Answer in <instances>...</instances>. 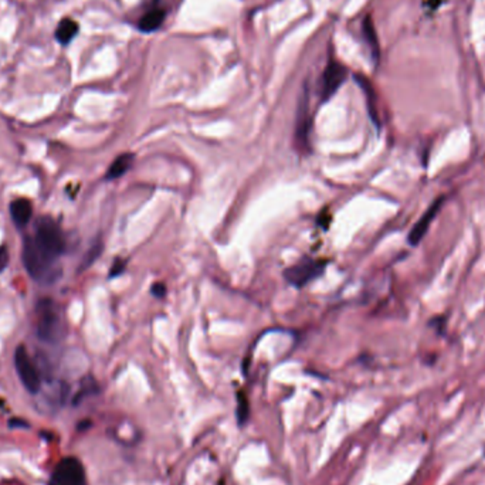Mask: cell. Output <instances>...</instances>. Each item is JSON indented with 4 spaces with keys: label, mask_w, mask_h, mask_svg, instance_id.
Instances as JSON below:
<instances>
[{
    "label": "cell",
    "mask_w": 485,
    "mask_h": 485,
    "mask_svg": "<svg viewBox=\"0 0 485 485\" xmlns=\"http://www.w3.org/2000/svg\"><path fill=\"white\" fill-rule=\"evenodd\" d=\"M15 368L24 389L32 394H37L41 389V376L24 345L16 348Z\"/></svg>",
    "instance_id": "obj_4"
},
{
    "label": "cell",
    "mask_w": 485,
    "mask_h": 485,
    "mask_svg": "<svg viewBox=\"0 0 485 485\" xmlns=\"http://www.w3.org/2000/svg\"><path fill=\"white\" fill-rule=\"evenodd\" d=\"M78 33V24L73 19H63L56 30V37L61 44H68Z\"/></svg>",
    "instance_id": "obj_15"
},
{
    "label": "cell",
    "mask_w": 485,
    "mask_h": 485,
    "mask_svg": "<svg viewBox=\"0 0 485 485\" xmlns=\"http://www.w3.org/2000/svg\"><path fill=\"white\" fill-rule=\"evenodd\" d=\"M247 412H249V404H247V399L245 394L238 393V419L245 421L247 417Z\"/></svg>",
    "instance_id": "obj_19"
},
{
    "label": "cell",
    "mask_w": 485,
    "mask_h": 485,
    "mask_svg": "<svg viewBox=\"0 0 485 485\" xmlns=\"http://www.w3.org/2000/svg\"><path fill=\"white\" fill-rule=\"evenodd\" d=\"M125 267H126V261L122 258H117L110 269V278H115L121 276L125 272Z\"/></svg>",
    "instance_id": "obj_18"
},
{
    "label": "cell",
    "mask_w": 485,
    "mask_h": 485,
    "mask_svg": "<svg viewBox=\"0 0 485 485\" xmlns=\"http://www.w3.org/2000/svg\"><path fill=\"white\" fill-rule=\"evenodd\" d=\"M133 153H122L120 155L118 158H115V160L111 164V167L108 168L106 173H105V179L106 180H115V179H120L122 178L131 168H132V164H133Z\"/></svg>",
    "instance_id": "obj_14"
},
{
    "label": "cell",
    "mask_w": 485,
    "mask_h": 485,
    "mask_svg": "<svg viewBox=\"0 0 485 485\" xmlns=\"http://www.w3.org/2000/svg\"><path fill=\"white\" fill-rule=\"evenodd\" d=\"M444 2H446V0H428V8L431 10H437Z\"/></svg>",
    "instance_id": "obj_22"
},
{
    "label": "cell",
    "mask_w": 485,
    "mask_h": 485,
    "mask_svg": "<svg viewBox=\"0 0 485 485\" xmlns=\"http://www.w3.org/2000/svg\"><path fill=\"white\" fill-rule=\"evenodd\" d=\"M21 260L26 272L40 284H53L61 276L57 258L47 254L32 236H27L23 241Z\"/></svg>",
    "instance_id": "obj_1"
},
{
    "label": "cell",
    "mask_w": 485,
    "mask_h": 485,
    "mask_svg": "<svg viewBox=\"0 0 485 485\" xmlns=\"http://www.w3.org/2000/svg\"><path fill=\"white\" fill-rule=\"evenodd\" d=\"M327 260H311L304 258L298 264H295L284 272V278L294 287L301 288L308 283L316 280L325 272Z\"/></svg>",
    "instance_id": "obj_6"
},
{
    "label": "cell",
    "mask_w": 485,
    "mask_h": 485,
    "mask_svg": "<svg viewBox=\"0 0 485 485\" xmlns=\"http://www.w3.org/2000/svg\"><path fill=\"white\" fill-rule=\"evenodd\" d=\"M95 389H97L95 382L91 379V377H86V379L83 381V383H81V390H79V392L75 394V397H74V404L79 403L81 399H83L84 396H87L88 393H91V392L95 390Z\"/></svg>",
    "instance_id": "obj_17"
},
{
    "label": "cell",
    "mask_w": 485,
    "mask_h": 485,
    "mask_svg": "<svg viewBox=\"0 0 485 485\" xmlns=\"http://www.w3.org/2000/svg\"><path fill=\"white\" fill-rule=\"evenodd\" d=\"M165 17H167L165 9H159V8L151 9L140 19V23H138L140 30L144 33H152V32L158 30L159 27L164 24Z\"/></svg>",
    "instance_id": "obj_13"
},
{
    "label": "cell",
    "mask_w": 485,
    "mask_h": 485,
    "mask_svg": "<svg viewBox=\"0 0 485 485\" xmlns=\"http://www.w3.org/2000/svg\"><path fill=\"white\" fill-rule=\"evenodd\" d=\"M102 249H104V245H102V241H101V240L94 241V242H93V246H91V247L87 250V253L84 254V258L81 260V264H79V267H78V273H83V272H86L87 268H90V267L95 263V260L101 256Z\"/></svg>",
    "instance_id": "obj_16"
},
{
    "label": "cell",
    "mask_w": 485,
    "mask_h": 485,
    "mask_svg": "<svg viewBox=\"0 0 485 485\" xmlns=\"http://www.w3.org/2000/svg\"><path fill=\"white\" fill-rule=\"evenodd\" d=\"M35 240L37 245L51 257L59 258L66 253V237L59 223L51 218H40L36 225V236Z\"/></svg>",
    "instance_id": "obj_3"
},
{
    "label": "cell",
    "mask_w": 485,
    "mask_h": 485,
    "mask_svg": "<svg viewBox=\"0 0 485 485\" xmlns=\"http://www.w3.org/2000/svg\"><path fill=\"white\" fill-rule=\"evenodd\" d=\"M296 138L304 146H308L310 138V115H308V98L307 91H304L298 108V122H296Z\"/></svg>",
    "instance_id": "obj_12"
},
{
    "label": "cell",
    "mask_w": 485,
    "mask_h": 485,
    "mask_svg": "<svg viewBox=\"0 0 485 485\" xmlns=\"http://www.w3.org/2000/svg\"><path fill=\"white\" fill-rule=\"evenodd\" d=\"M443 202H444L443 196L436 199L433 203H431V206L426 210V213L421 216L420 220L413 226V229H412V231L409 233V237H408V240H409V242H410L412 246H417L419 242L423 240V237L428 231L430 225L433 223L437 213L440 211V209L443 206Z\"/></svg>",
    "instance_id": "obj_8"
},
{
    "label": "cell",
    "mask_w": 485,
    "mask_h": 485,
    "mask_svg": "<svg viewBox=\"0 0 485 485\" xmlns=\"http://www.w3.org/2000/svg\"><path fill=\"white\" fill-rule=\"evenodd\" d=\"M9 210H10V214H12L13 223L19 229H24L27 225L30 223L32 214H33V206H32L30 200L23 199V198L16 199V200H13L10 203Z\"/></svg>",
    "instance_id": "obj_10"
},
{
    "label": "cell",
    "mask_w": 485,
    "mask_h": 485,
    "mask_svg": "<svg viewBox=\"0 0 485 485\" xmlns=\"http://www.w3.org/2000/svg\"><path fill=\"white\" fill-rule=\"evenodd\" d=\"M151 292L156 296V298H164L165 294H167V287L164 283H155L151 287Z\"/></svg>",
    "instance_id": "obj_21"
},
{
    "label": "cell",
    "mask_w": 485,
    "mask_h": 485,
    "mask_svg": "<svg viewBox=\"0 0 485 485\" xmlns=\"http://www.w3.org/2000/svg\"><path fill=\"white\" fill-rule=\"evenodd\" d=\"M362 33H363V39L366 41V46L369 48L370 57L373 60L374 64L379 63L381 60V46H379V37H377L374 24L370 16H366L362 21Z\"/></svg>",
    "instance_id": "obj_11"
},
{
    "label": "cell",
    "mask_w": 485,
    "mask_h": 485,
    "mask_svg": "<svg viewBox=\"0 0 485 485\" xmlns=\"http://www.w3.org/2000/svg\"><path fill=\"white\" fill-rule=\"evenodd\" d=\"M37 336L47 343H57L64 336V325L57 305L51 300H41L37 305Z\"/></svg>",
    "instance_id": "obj_2"
},
{
    "label": "cell",
    "mask_w": 485,
    "mask_h": 485,
    "mask_svg": "<svg viewBox=\"0 0 485 485\" xmlns=\"http://www.w3.org/2000/svg\"><path fill=\"white\" fill-rule=\"evenodd\" d=\"M355 81L358 83V86L361 87V90L363 91L365 94V98H366V105H368V113H369V117L372 120V122L379 128L381 126V121H379V113H377V106H376V93H374V88L372 86L370 81L362 75V74H355L354 75Z\"/></svg>",
    "instance_id": "obj_9"
},
{
    "label": "cell",
    "mask_w": 485,
    "mask_h": 485,
    "mask_svg": "<svg viewBox=\"0 0 485 485\" xmlns=\"http://www.w3.org/2000/svg\"><path fill=\"white\" fill-rule=\"evenodd\" d=\"M9 265V250L6 246H0V273H3Z\"/></svg>",
    "instance_id": "obj_20"
},
{
    "label": "cell",
    "mask_w": 485,
    "mask_h": 485,
    "mask_svg": "<svg viewBox=\"0 0 485 485\" xmlns=\"http://www.w3.org/2000/svg\"><path fill=\"white\" fill-rule=\"evenodd\" d=\"M153 2H155V3H156V2H158V0H153Z\"/></svg>",
    "instance_id": "obj_23"
},
{
    "label": "cell",
    "mask_w": 485,
    "mask_h": 485,
    "mask_svg": "<svg viewBox=\"0 0 485 485\" xmlns=\"http://www.w3.org/2000/svg\"><path fill=\"white\" fill-rule=\"evenodd\" d=\"M348 78V68L335 59H331L322 73L321 98L323 102L330 101Z\"/></svg>",
    "instance_id": "obj_7"
},
{
    "label": "cell",
    "mask_w": 485,
    "mask_h": 485,
    "mask_svg": "<svg viewBox=\"0 0 485 485\" xmlns=\"http://www.w3.org/2000/svg\"><path fill=\"white\" fill-rule=\"evenodd\" d=\"M48 485H88L83 463L75 457H64L54 467Z\"/></svg>",
    "instance_id": "obj_5"
}]
</instances>
